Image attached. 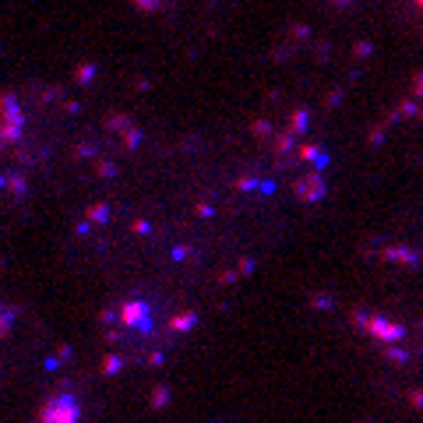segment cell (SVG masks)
<instances>
[{
	"label": "cell",
	"mask_w": 423,
	"mask_h": 423,
	"mask_svg": "<svg viewBox=\"0 0 423 423\" xmlns=\"http://www.w3.org/2000/svg\"><path fill=\"white\" fill-rule=\"evenodd\" d=\"M35 423H81V399H78L71 388L53 392V395L39 406Z\"/></svg>",
	"instance_id": "6da1fadb"
}]
</instances>
